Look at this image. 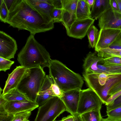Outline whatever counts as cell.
Segmentation results:
<instances>
[{
    "instance_id": "obj_1",
    "label": "cell",
    "mask_w": 121,
    "mask_h": 121,
    "mask_svg": "<svg viewBox=\"0 0 121 121\" xmlns=\"http://www.w3.org/2000/svg\"><path fill=\"white\" fill-rule=\"evenodd\" d=\"M5 23L19 30H27L34 35L51 30L54 27L51 18L39 13L26 0H14Z\"/></svg>"
},
{
    "instance_id": "obj_2",
    "label": "cell",
    "mask_w": 121,
    "mask_h": 121,
    "mask_svg": "<svg viewBox=\"0 0 121 121\" xmlns=\"http://www.w3.org/2000/svg\"><path fill=\"white\" fill-rule=\"evenodd\" d=\"M17 59L21 66L27 68L40 66L48 67L51 60L48 52L30 34L26 43L17 55Z\"/></svg>"
},
{
    "instance_id": "obj_3",
    "label": "cell",
    "mask_w": 121,
    "mask_h": 121,
    "mask_svg": "<svg viewBox=\"0 0 121 121\" xmlns=\"http://www.w3.org/2000/svg\"><path fill=\"white\" fill-rule=\"evenodd\" d=\"M50 77L64 92L81 90L84 83L82 76L61 62L51 60L48 67Z\"/></svg>"
},
{
    "instance_id": "obj_4",
    "label": "cell",
    "mask_w": 121,
    "mask_h": 121,
    "mask_svg": "<svg viewBox=\"0 0 121 121\" xmlns=\"http://www.w3.org/2000/svg\"><path fill=\"white\" fill-rule=\"evenodd\" d=\"M84 79L89 87L105 104L112 89L121 82V74H109L84 72Z\"/></svg>"
},
{
    "instance_id": "obj_5",
    "label": "cell",
    "mask_w": 121,
    "mask_h": 121,
    "mask_svg": "<svg viewBox=\"0 0 121 121\" xmlns=\"http://www.w3.org/2000/svg\"><path fill=\"white\" fill-rule=\"evenodd\" d=\"M40 66L27 68L17 88L31 101L36 102L38 94L46 76Z\"/></svg>"
},
{
    "instance_id": "obj_6",
    "label": "cell",
    "mask_w": 121,
    "mask_h": 121,
    "mask_svg": "<svg viewBox=\"0 0 121 121\" xmlns=\"http://www.w3.org/2000/svg\"><path fill=\"white\" fill-rule=\"evenodd\" d=\"M65 111L66 109L61 98L55 97L39 106L34 121H55Z\"/></svg>"
},
{
    "instance_id": "obj_7",
    "label": "cell",
    "mask_w": 121,
    "mask_h": 121,
    "mask_svg": "<svg viewBox=\"0 0 121 121\" xmlns=\"http://www.w3.org/2000/svg\"><path fill=\"white\" fill-rule=\"evenodd\" d=\"M103 103L96 93L90 88L81 90L77 112L80 115L86 112L100 110Z\"/></svg>"
},
{
    "instance_id": "obj_8",
    "label": "cell",
    "mask_w": 121,
    "mask_h": 121,
    "mask_svg": "<svg viewBox=\"0 0 121 121\" xmlns=\"http://www.w3.org/2000/svg\"><path fill=\"white\" fill-rule=\"evenodd\" d=\"M98 25L100 29L121 30V13L111 7L99 19Z\"/></svg>"
},
{
    "instance_id": "obj_9",
    "label": "cell",
    "mask_w": 121,
    "mask_h": 121,
    "mask_svg": "<svg viewBox=\"0 0 121 121\" xmlns=\"http://www.w3.org/2000/svg\"><path fill=\"white\" fill-rule=\"evenodd\" d=\"M17 50L16 40L2 31H0V57L10 60L14 58Z\"/></svg>"
},
{
    "instance_id": "obj_10",
    "label": "cell",
    "mask_w": 121,
    "mask_h": 121,
    "mask_svg": "<svg viewBox=\"0 0 121 121\" xmlns=\"http://www.w3.org/2000/svg\"><path fill=\"white\" fill-rule=\"evenodd\" d=\"M95 20L90 17L77 19L66 31L67 35L70 37L82 39L87 35L89 28L93 24Z\"/></svg>"
},
{
    "instance_id": "obj_11",
    "label": "cell",
    "mask_w": 121,
    "mask_h": 121,
    "mask_svg": "<svg viewBox=\"0 0 121 121\" xmlns=\"http://www.w3.org/2000/svg\"><path fill=\"white\" fill-rule=\"evenodd\" d=\"M121 32V30L117 29H100L95 48V51L97 52L101 49L108 48Z\"/></svg>"
},
{
    "instance_id": "obj_12",
    "label": "cell",
    "mask_w": 121,
    "mask_h": 121,
    "mask_svg": "<svg viewBox=\"0 0 121 121\" xmlns=\"http://www.w3.org/2000/svg\"><path fill=\"white\" fill-rule=\"evenodd\" d=\"M27 69L21 65L16 66L11 73L8 74V77L3 90L2 95L13 89L17 88L26 73Z\"/></svg>"
},
{
    "instance_id": "obj_13",
    "label": "cell",
    "mask_w": 121,
    "mask_h": 121,
    "mask_svg": "<svg viewBox=\"0 0 121 121\" xmlns=\"http://www.w3.org/2000/svg\"><path fill=\"white\" fill-rule=\"evenodd\" d=\"M39 107L36 102L29 100L7 101L3 107L8 113L13 115L27 111H32Z\"/></svg>"
},
{
    "instance_id": "obj_14",
    "label": "cell",
    "mask_w": 121,
    "mask_h": 121,
    "mask_svg": "<svg viewBox=\"0 0 121 121\" xmlns=\"http://www.w3.org/2000/svg\"><path fill=\"white\" fill-rule=\"evenodd\" d=\"M80 90H74L64 92L63 96L60 98L67 111L73 116L78 114Z\"/></svg>"
},
{
    "instance_id": "obj_15",
    "label": "cell",
    "mask_w": 121,
    "mask_h": 121,
    "mask_svg": "<svg viewBox=\"0 0 121 121\" xmlns=\"http://www.w3.org/2000/svg\"><path fill=\"white\" fill-rule=\"evenodd\" d=\"M52 82V80L49 75H46L37 95L36 102L39 106L43 104L51 98L55 97L51 89Z\"/></svg>"
},
{
    "instance_id": "obj_16",
    "label": "cell",
    "mask_w": 121,
    "mask_h": 121,
    "mask_svg": "<svg viewBox=\"0 0 121 121\" xmlns=\"http://www.w3.org/2000/svg\"><path fill=\"white\" fill-rule=\"evenodd\" d=\"M33 8L42 14L50 18L52 12L55 8L52 0H26Z\"/></svg>"
},
{
    "instance_id": "obj_17",
    "label": "cell",
    "mask_w": 121,
    "mask_h": 121,
    "mask_svg": "<svg viewBox=\"0 0 121 121\" xmlns=\"http://www.w3.org/2000/svg\"><path fill=\"white\" fill-rule=\"evenodd\" d=\"M111 7L110 0H95L91 11L90 17L95 20L99 19Z\"/></svg>"
},
{
    "instance_id": "obj_18",
    "label": "cell",
    "mask_w": 121,
    "mask_h": 121,
    "mask_svg": "<svg viewBox=\"0 0 121 121\" xmlns=\"http://www.w3.org/2000/svg\"><path fill=\"white\" fill-rule=\"evenodd\" d=\"M103 59L94 53L89 52L83 61V67L84 72L98 73V63Z\"/></svg>"
},
{
    "instance_id": "obj_19",
    "label": "cell",
    "mask_w": 121,
    "mask_h": 121,
    "mask_svg": "<svg viewBox=\"0 0 121 121\" xmlns=\"http://www.w3.org/2000/svg\"><path fill=\"white\" fill-rule=\"evenodd\" d=\"M90 8L86 0H78L76 11L77 19H83L90 17Z\"/></svg>"
},
{
    "instance_id": "obj_20",
    "label": "cell",
    "mask_w": 121,
    "mask_h": 121,
    "mask_svg": "<svg viewBox=\"0 0 121 121\" xmlns=\"http://www.w3.org/2000/svg\"><path fill=\"white\" fill-rule=\"evenodd\" d=\"M2 95L8 102L30 101L26 95L17 88L13 89Z\"/></svg>"
},
{
    "instance_id": "obj_21",
    "label": "cell",
    "mask_w": 121,
    "mask_h": 121,
    "mask_svg": "<svg viewBox=\"0 0 121 121\" xmlns=\"http://www.w3.org/2000/svg\"><path fill=\"white\" fill-rule=\"evenodd\" d=\"M99 32L98 29L93 24L89 28L86 35L89 40V48H95L98 38Z\"/></svg>"
},
{
    "instance_id": "obj_22",
    "label": "cell",
    "mask_w": 121,
    "mask_h": 121,
    "mask_svg": "<svg viewBox=\"0 0 121 121\" xmlns=\"http://www.w3.org/2000/svg\"><path fill=\"white\" fill-rule=\"evenodd\" d=\"M77 20L76 14L70 13L63 9L61 22L65 27L66 31L69 29Z\"/></svg>"
},
{
    "instance_id": "obj_23",
    "label": "cell",
    "mask_w": 121,
    "mask_h": 121,
    "mask_svg": "<svg viewBox=\"0 0 121 121\" xmlns=\"http://www.w3.org/2000/svg\"><path fill=\"white\" fill-rule=\"evenodd\" d=\"M97 67L98 73L109 74H121V66H105L98 63Z\"/></svg>"
},
{
    "instance_id": "obj_24",
    "label": "cell",
    "mask_w": 121,
    "mask_h": 121,
    "mask_svg": "<svg viewBox=\"0 0 121 121\" xmlns=\"http://www.w3.org/2000/svg\"><path fill=\"white\" fill-rule=\"evenodd\" d=\"M97 55L105 58L112 56L121 57V49H115L109 48L102 49L98 52Z\"/></svg>"
},
{
    "instance_id": "obj_25",
    "label": "cell",
    "mask_w": 121,
    "mask_h": 121,
    "mask_svg": "<svg viewBox=\"0 0 121 121\" xmlns=\"http://www.w3.org/2000/svg\"><path fill=\"white\" fill-rule=\"evenodd\" d=\"M100 110L91 111L80 115L82 121H101L102 118Z\"/></svg>"
},
{
    "instance_id": "obj_26",
    "label": "cell",
    "mask_w": 121,
    "mask_h": 121,
    "mask_svg": "<svg viewBox=\"0 0 121 121\" xmlns=\"http://www.w3.org/2000/svg\"><path fill=\"white\" fill-rule=\"evenodd\" d=\"M62 8L73 13L76 14L78 0H61Z\"/></svg>"
},
{
    "instance_id": "obj_27",
    "label": "cell",
    "mask_w": 121,
    "mask_h": 121,
    "mask_svg": "<svg viewBox=\"0 0 121 121\" xmlns=\"http://www.w3.org/2000/svg\"><path fill=\"white\" fill-rule=\"evenodd\" d=\"M101 63L105 66H121V57L112 56L104 58Z\"/></svg>"
},
{
    "instance_id": "obj_28",
    "label": "cell",
    "mask_w": 121,
    "mask_h": 121,
    "mask_svg": "<svg viewBox=\"0 0 121 121\" xmlns=\"http://www.w3.org/2000/svg\"><path fill=\"white\" fill-rule=\"evenodd\" d=\"M106 112L108 118L121 121V107L112 109Z\"/></svg>"
},
{
    "instance_id": "obj_29",
    "label": "cell",
    "mask_w": 121,
    "mask_h": 121,
    "mask_svg": "<svg viewBox=\"0 0 121 121\" xmlns=\"http://www.w3.org/2000/svg\"><path fill=\"white\" fill-rule=\"evenodd\" d=\"M63 10L62 8H54L51 15V18L54 23L61 22Z\"/></svg>"
},
{
    "instance_id": "obj_30",
    "label": "cell",
    "mask_w": 121,
    "mask_h": 121,
    "mask_svg": "<svg viewBox=\"0 0 121 121\" xmlns=\"http://www.w3.org/2000/svg\"><path fill=\"white\" fill-rule=\"evenodd\" d=\"M31 112L27 111L13 114L11 121H23L26 119H28L31 115Z\"/></svg>"
},
{
    "instance_id": "obj_31",
    "label": "cell",
    "mask_w": 121,
    "mask_h": 121,
    "mask_svg": "<svg viewBox=\"0 0 121 121\" xmlns=\"http://www.w3.org/2000/svg\"><path fill=\"white\" fill-rule=\"evenodd\" d=\"M9 11L4 0H0V20L1 22L5 23Z\"/></svg>"
},
{
    "instance_id": "obj_32",
    "label": "cell",
    "mask_w": 121,
    "mask_h": 121,
    "mask_svg": "<svg viewBox=\"0 0 121 121\" xmlns=\"http://www.w3.org/2000/svg\"><path fill=\"white\" fill-rule=\"evenodd\" d=\"M14 61L0 57V71L6 72L9 69Z\"/></svg>"
},
{
    "instance_id": "obj_33",
    "label": "cell",
    "mask_w": 121,
    "mask_h": 121,
    "mask_svg": "<svg viewBox=\"0 0 121 121\" xmlns=\"http://www.w3.org/2000/svg\"><path fill=\"white\" fill-rule=\"evenodd\" d=\"M52 82L51 88L52 92L55 97L61 98L64 95V92L55 82L52 79Z\"/></svg>"
},
{
    "instance_id": "obj_34",
    "label": "cell",
    "mask_w": 121,
    "mask_h": 121,
    "mask_svg": "<svg viewBox=\"0 0 121 121\" xmlns=\"http://www.w3.org/2000/svg\"><path fill=\"white\" fill-rule=\"evenodd\" d=\"M106 112L121 107V95L116 98L111 103L106 105Z\"/></svg>"
},
{
    "instance_id": "obj_35",
    "label": "cell",
    "mask_w": 121,
    "mask_h": 121,
    "mask_svg": "<svg viewBox=\"0 0 121 121\" xmlns=\"http://www.w3.org/2000/svg\"><path fill=\"white\" fill-rule=\"evenodd\" d=\"M108 48L112 49H121V32Z\"/></svg>"
},
{
    "instance_id": "obj_36",
    "label": "cell",
    "mask_w": 121,
    "mask_h": 121,
    "mask_svg": "<svg viewBox=\"0 0 121 121\" xmlns=\"http://www.w3.org/2000/svg\"><path fill=\"white\" fill-rule=\"evenodd\" d=\"M13 115L8 113L5 111L0 112V121H11Z\"/></svg>"
},
{
    "instance_id": "obj_37",
    "label": "cell",
    "mask_w": 121,
    "mask_h": 121,
    "mask_svg": "<svg viewBox=\"0 0 121 121\" xmlns=\"http://www.w3.org/2000/svg\"><path fill=\"white\" fill-rule=\"evenodd\" d=\"M121 95V90L111 95L107 100L105 104L106 105L111 103L117 97Z\"/></svg>"
},
{
    "instance_id": "obj_38",
    "label": "cell",
    "mask_w": 121,
    "mask_h": 121,
    "mask_svg": "<svg viewBox=\"0 0 121 121\" xmlns=\"http://www.w3.org/2000/svg\"><path fill=\"white\" fill-rule=\"evenodd\" d=\"M121 90V82L114 86L111 90L109 93L111 96L114 94Z\"/></svg>"
},
{
    "instance_id": "obj_39",
    "label": "cell",
    "mask_w": 121,
    "mask_h": 121,
    "mask_svg": "<svg viewBox=\"0 0 121 121\" xmlns=\"http://www.w3.org/2000/svg\"><path fill=\"white\" fill-rule=\"evenodd\" d=\"M53 0V5L55 8H62L61 0Z\"/></svg>"
},
{
    "instance_id": "obj_40",
    "label": "cell",
    "mask_w": 121,
    "mask_h": 121,
    "mask_svg": "<svg viewBox=\"0 0 121 121\" xmlns=\"http://www.w3.org/2000/svg\"><path fill=\"white\" fill-rule=\"evenodd\" d=\"M59 121H74V117L71 114L63 118Z\"/></svg>"
},
{
    "instance_id": "obj_41",
    "label": "cell",
    "mask_w": 121,
    "mask_h": 121,
    "mask_svg": "<svg viewBox=\"0 0 121 121\" xmlns=\"http://www.w3.org/2000/svg\"><path fill=\"white\" fill-rule=\"evenodd\" d=\"M9 11L12 5L14 0H4Z\"/></svg>"
},
{
    "instance_id": "obj_42",
    "label": "cell",
    "mask_w": 121,
    "mask_h": 121,
    "mask_svg": "<svg viewBox=\"0 0 121 121\" xmlns=\"http://www.w3.org/2000/svg\"><path fill=\"white\" fill-rule=\"evenodd\" d=\"M110 3L111 7L119 11L118 5L115 0H110Z\"/></svg>"
},
{
    "instance_id": "obj_43",
    "label": "cell",
    "mask_w": 121,
    "mask_h": 121,
    "mask_svg": "<svg viewBox=\"0 0 121 121\" xmlns=\"http://www.w3.org/2000/svg\"><path fill=\"white\" fill-rule=\"evenodd\" d=\"M86 1L90 8H92L94 5L95 0H86Z\"/></svg>"
},
{
    "instance_id": "obj_44",
    "label": "cell",
    "mask_w": 121,
    "mask_h": 121,
    "mask_svg": "<svg viewBox=\"0 0 121 121\" xmlns=\"http://www.w3.org/2000/svg\"><path fill=\"white\" fill-rule=\"evenodd\" d=\"M73 116L74 117V121H82L80 115L78 114Z\"/></svg>"
},
{
    "instance_id": "obj_45",
    "label": "cell",
    "mask_w": 121,
    "mask_h": 121,
    "mask_svg": "<svg viewBox=\"0 0 121 121\" xmlns=\"http://www.w3.org/2000/svg\"><path fill=\"white\" fill-rule=\"evenodd\" d=\"M118 7L119 11L121 13V0H115Z\"/></svg>"
},
{
    "instance_id": "obj_46",
    "label": "cell",
    "mask_w": 121,
    "mask_h": 121,
    "mask_svg": "<svg viewBox=\"0 0 121 121\" xmlns=\"http://www.w3.org/2000/svg\"><path fill=\"white\" fill-rule=\"evenodd\" d=\"M101 121H120L117 120H115L110 119L107 118H102Z\"/></svg>"
},
{
    "instance_id": "obj_47",
    "label": "cell",
    "mask_w": 121,
    "mask_h": 121,
    "mask_svg": "<svg viewBox=\"0 0 121 121\" xmlns=\"http://www.w3.org/2000/svg\"><path fill=\"white\" fill-rule=\"evenodd\" d=\"M23 121H29V120L28 119H26Z\"/></svg>"
},
{
    "instance_id": "obj_48",
    "label": "cell",
    "mask_w": 121,
    "mask_h": 121,
    "mask_svg": "<svg viewBox=\"0 0 121 121\" xmlns=\"http://www.w3.org/2000/svg\"></svg>"
}]
</instances>
